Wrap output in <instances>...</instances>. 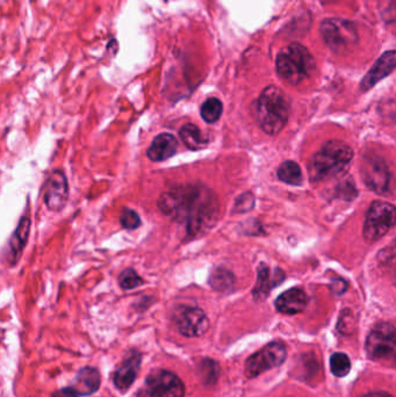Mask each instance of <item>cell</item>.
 Segmentation results:
<instances>
[{
  "label": "cell",
  "mask_w": 396,
  "mask_h": 397,
  "mask_svg": "<svg viewBox=\"0 0 396 397\" xmlns=\"http://www.w3.org/2000/svg\"><path fill=\"white\" fill-rule=\"evenodd\" d=\"M287 357V348L283 343L274 341L251 355L246 362V375L253 379L267 371L284 364Z\"/></svg>",
  "instance_id": "cell-8"
},
{
  "label": "cell",
  "mask_w": 396,
  "mask_h": 397,
  "mask_svg": "<svg viewBox=\"0 0 396 397\" xmlns=\"http://www.w3.org/2000/svg\"><path fill=\"white\" fill-rule=\"evenodd\" d=\"M69 181L62 170H53L43 185V202L52 211H61L69 200Z\"/></svg>",
  "instance_id": "cell-12"
},
{
  "label": "cell",
  "mask_w": 396,
  "mask_h": 397,
  "mask_svg": "<svg viewBox=\"0 0 396 397\" xmlns=\"http://www.w3.org/2000/svg\"><path fill=\"white\" fill-rule=\"evenodd\" d=\"M223 106L218 98H211L203 104L200 114L207 123H215L221 118Z\"/></svg>",
  "instance_id": "cell-23"
},
{
  "label": "cell",
  "mask_w": 396,
  "mask_h": 397,
  "mask_svg": "<svg viewBox=\"0 0 396 397\" xmlns=\"http://www.w3.org/2000/svg\"><path fill=\"white\" fill-rule=\"evenodd\" d=\"M52 397H79L74 387H65L56 390Z\"/></svg>",
  "instance_id": "cell-30"
},
{
  "label": "cell",
  "mask_w": 396,
  "mask_h": 397,
  "mask_svg": "<svg viewBox=\"0 0 396 397\" xmlns=\"http://www.w3.org/2000/svg\"><path fill=\"white\" fill-rule=\"evenodd\" d=\"M361 397H394L390 394L385 393V391H377V393L365 394Z\"/></svg>",
  "instance_id": "cell-31"
},
{
  "label": "cell",
  "mask_w": 396,
  "mask_h": 397,
  "mask_svg": "<svg viewBox=\"0 0 396 397\" xmlns=\"http://www.w3.org/2000/svg\"><path fill=\"white\" fill-rule=\"evenodd\" d=\"M102 383L100 373L98 369L91 366H86L79 369L74 379V388L79 396H90L98 391Z\"/></svg>",
  "instance_id": "cell-19"
},
{
  "label": "cell",
  "mask_w": 396,
  "mask_h": 397,
  "mask_svg": "<svg viewBox=\"0 0 396 397\" xmlns=\"http://www.w3.org/2000/svg\"><path fill=\"white\" fill-rule=\"evenodd\" d=\"M361 176L370 190L387 195L390 190V172L385 159L380 156L366 155L361 164Z\"/></svg>",
  "instance_id": "cell-9"
},
{
  "label": "cell",
  "mask_w": 396,
  "mask_h": 397,
  "mask_svg": "<svg viewBox=\"0 0 396 397\" xmlns=\"http://www.w3.org/2000/svg\"><path fill=\"white\" fill-rule=\"evenodd\" d=\"M143 279L137 275V272L134 268H128L123 270L119 275V285L125 291L135 289L143 285Z\"/></svg>",
  "instance_id": "cell-25"
},
{
  "label": "cell",
  "mask_w": 396,
  "mask_h": 397,
  "mask_svg": "<svg viewBox=\"0 0 396 397\" xmlns=\"http://www.w3.org/2000/svg\"><path fill=\"white\" fill-rule=\"evenodd\" d=\"M253 207H255V197L250 192H246L236 199L232 211L243 214V213L251 211Z\"/></svg>",
  "instance_id": "cell-28"
},
{
  "label": "cell",
  "mask_w": 396,
  "mask_h": 397,
  "mask_svg": "<svg viewBox=\"0 0 396 397\" xmlns=\"http://www.w3.org/2000/svg\"><path fill=\"white\" fill-rule=\"evenodd\" d=\"M330 369L333 375L337 378H343L347 375L351 369L350 359L345 353L336 352L330 358Z\"/></svg>",
  "instance_id": "cell-24"
},
{
  "label": "cell",
  "mask_w": 396,
  "mask_h": 397,
  "mask_svg": "<svg viewBox=\"0 0 396 397\" xmlns=\"http://www.w3.org/2000/svg\"><path fill=\"white\" fill-rule=\"evenodd\" d=\"M31 225L32 220L29 215L22 216L19 221L18 227L12 234L10 242H8V261L10 265L15 266L22 258V252L29 243V234H31Z\"/></svg>",
  "instance_id": "cell-16"
},
{
  "label": "cell",
  "mask_w": 396,
  "mask_h": 397,
  "mask_svg": "<svg viewBox=\"0 0 396 397\" xmlns=\"http://www.w3.org/2000/svg\"><path fill=\"white\" fill-rule=\"evenodd\" d=\"M173 322L179 332L186 337H200L209 327V321L204 310L196 307H179L173 315Z\"/></svg>",
  "instance_id": "cell-10"
},
{
  "label": "cell",
  "mask_w": 396,
  "mask_h": 397,
  "mask_svg": "<svg viewBox=\"0 0 396 397\" xmlns=\"http://www.w3.org/2000/svg\"><path fill=\"white\" fill-rule=\"evenodd\" d=\"M308 303V298L301 289H288L283 293L276 301L278 311L285 315H295L302 313Z\"/></svg>",
  "instance_id": "cell-18"
},
{
  "label": "cell",
  "mask_w": 396,
  "mask_h": 397,
  "mask_svg": "<svg viewBox=\"0 0 396 397\" xmlns=\"http://www.w3.org/2000/svg\"><path fill=\"white\" fill-rule=\"evenodd\" d=\"M209 285L212 289L220 293L232 292L235 285V277L229 270L219 268L212 272L209 277Z\"/></svg>",
  "instance_id": "cell-21"
},
{
  "label": "cell",
  "mask_w": 396,
  "mask_h": 397,
  "mask_svg": "<svg viewBox=\"0 0 396 397\" xmlns=\"http://www.w3.org/2000/svg\"><path fill=\"white\" fill-rule=\"evenodd\" d=\"M278 178L283 183L293 185V186H300L303 181V176L300 166L293 161L284 162L278 169Z\"/></svg>",
  "instance_id": "cell-22"
},
{
  "label": "cell",
  "mask_w": 396,
  "mask_h": 397,
  "mask_svg": "<svg viewBox=\"0 0 396 397\" xmlns=\"http://www.w3.org/2000/svg\"><path fill=\"white\" fill-rule=\"evenodd\" d=\"M286 278L285 272L280 268H271L267 264H260L257 270L256 286L253 291V295L256 301H264L267 299L272 289L280 285Z\"/></svg>",
  "instance_id": "cell-14"
},
{
  "label": "cell",
  "mask_w": 396,
  "mask_h": 397,
  "mask_svg": "<svg viewBox=\"0 0 396 397\" xmlns=\"http://www.w3.org/2000/svg\"><path fill=\"white\" fill-rule=\"evenodd\" d=\"M354 159L351 147L340 141H329L309 163V177L314 183L333 179L343 175Z\"/></svg>",
  "instance_id": "cell-3"
},
{
  "label": "cell",
  "mask_w": 396,
  "mask_h": 397,
  "mask_svg": "<svg viewBox=\"0 0 396 397\" xmlns=\"http://www.w3.org/2000/svg\"><path fill=\"white\" fill-rule=\"evenodd\" d=\"M394 69H395V51L389 50L382 54L381 57L371 67V70L368 71L366 76L363 78L361 83V91H368L374 88L379 81L388 77Z\"/></svg>",
  "instance_id": "cell-15"
},
{
  "label": "cell",
  "mask_w": 396,
  "mask_h": 397,
  "mask_svg": "<svg viewBox=\"0 0 396 397\" xmlns=\"http://www.w3.org/2000/svg\"><path fill=\"white\" fill-rule=\"evenodd\" d=\"M179 135H180L182 143L192 152H198V150L206 148L208 145V138H205L201 130L193 123H187L182 127L179 131Z\"/></svg>",
  "instance_id": "cell-20"
},
{
  "label": "cell",
  "mask_w": 396,
  "mask_h": 397,
  "mask_svg": "<svg viewBox=\"0 0 396 397\" xmlns=\"http://www.w3.org/2000/svg\"><path fill=\"white\" fill-rule=\"evenodd\" d=\"M219 365L214 360H209V359H204L199 365V372H200V378L203 381L212 384V383L216 382L219 378Z\"/></svg>",
  "instance_id": "cell-26"
},
{
  "label": "cell",
  "mask_w": 396,
  "mask_h": 397,
  "mask_svg": "<svg viewBox=\"0 0 396 397\" xmlns=\"http://www.w3.org/2000/svg\"><path fill=\"white\" fill-rule=\"evenodd\" d=\"M142 355L138 351H130L116 367L113 374V383L120 391H127L135 382L140 372Z\"/></svg>",
  "instance_id": "cell-13"
},
{
  "label": "cell",
  "mask_w": 396,
  "mask_h": 397,
  "mask_svg": "<svg viewBox=\"0 0 396 397\" xmlns=\"http://www.w3.org/2000/svg\"><path fill=\"white\" fill-rule=\"evenodd\" d=\"M157 207L185 229L189 238L203 236L218 222L220 204L213 191L204 185H182L158 197Z\"/></svg>",
  "instance_id": "cell-1"
},
{
  "label": "cell",
  "mask_w": 396,
  "mask_h": 397,
  "mask_svg": "<svg viewBox=\"0 0 396 397\" xmlns=\"http://www.w3.org/2000/svg\"><path fill=\"white\" fill-rule=\"evenodd\" d=\"M178 149V141L171 134H159L154 138L150 147L148 149V159L152 162H164L175 156Z\"/></svg>",
  "instance_id": "cell-17"
},
{
  "label": "cell",
  "mask_w": 396,
  "mask_h": 397,
  "mask_svg": "<svg viewBox=\"0 0 396 397\" xmlns=\"http://www.w3.org/2000/svg\"><path fill=\"white\" fill-rule=\"evenodd\" d=\"M276 67L279 77L288 84L298 85L315 70V60L300 43H292L278 54Z\"/></svg>",
  "instance_id": "cell-4"
},
{
  "label": "cell",
  "mask_w": 396,
  "mask_h": 397,
  "mask_svg": "<svg viewBox=\"0 0 396 397\" xmlns=\"http://www.w3.org/2000/svg\"><path fill=\"white\" fill-rule=\"evenodd\" d=\"M319 31L326 46L335 53H342L358 42L356 26L345 19H326Z\"/></svg>",
  "instance_id": "cell-5"
},
{
  "label": "cell",
  "mask_w": 396,
  "mask_h": 397,
  "mask_svg": "<svg viewBox=\"0 0 396 397\" xmlns=\"http://www.w3.org/2000/svg\"><path fill=\"white\" fill-rule=\"evenodd\" d=\"M329 1H331V0H329Z\"/></svg>",
  "instance_id": "cell-32"
},
{
  "label": "cell",
  "mask_w": 396,
  "mask_h": 397,
  "mask_svg": "<svg viewBox=\"0 0 396 397\" xmlns=\"http://www.w3.org/2000/svg\"><path fill=\"white\" fill-rule=\"evenodd\" d=\"M347 289V282L343 279H335L331 284V291L336 295H342Z\"/></svg>",
  "instance_id": "cell-29"
},
{
  "label": "cell",
  "mask_w": 396,
  "mask_h": 397,
  "mask_svg": "<svg viewBox=\"0 0 396 397\" xmlns=\"http://www.w3.org/2000/svg\"><path fill=\"white\" fill-rule=\"evenodd\" d=\"M150 397H185V386L175 373L165 369L151 372L145 380Z\"/></svg>",
  "instance_id": "cell-11"
},
{
  "label": "cell",
  "mask_w": 396,
  "mask_h": 397,
  "mask_svg": "<svg viewBox=\"0 0 396 397\" xmlns=\"http://www.w3.org/2000/svg\"><path fill=\"white\" fill-rule=\"evenodd\" d=\"M395 225V208L386 201H374L368 209L364 223V237L377 242Z\"/></svg>",
  "instance_id": "cell-6"
},
{
  "label": "cell",
  "mask_w": 396,
  "mask_h": 397,
  "mask_svg": "<svg viewBox=\"0 0 396 397\" xmlns=\"http://www.w3.org/2000/svg\"><path fill=\"white\" fill-rule=\"evenodd\" d=\"M290 109L287 95L280 88L271 85L253 104V115L264 133L277 135L287 124Z\"/></svg>",
  "instance_id": "cell-2"
},
{
  "label": "cell",
  "mask_w": 396,
  "mask_h": 397,
  "mask_svg": "<svg viewBox=\"0 0 396 397\" xmlns=\"http://www.w3.org/2000/svg\"><path fill=\"white\" fill-rule=\"evenodd\" d=\"M120 225L122 228L127 230H135V229L140 227L141 221L140 215L137 214L136 211L130 208H123L121 214H120Z\"/></svg>",
  "instance_id": "cell-27"
},
{
  "label": "cell",
  "mask_w": 396,
  "mask_h": 397,
  "mask_svg": "<svg viewBox=\"0 0 396 397\" xmlns=\"http://www.w3.org/2000/svg\"><path fill=\"white\" fill-rule=\"evenodd\" d=\"M366 352L372 360H394L396 352L395 327L390 323H379L366 339Z\"/></svg>",
  "instance_id": "cell-7"
}]
</instances>
